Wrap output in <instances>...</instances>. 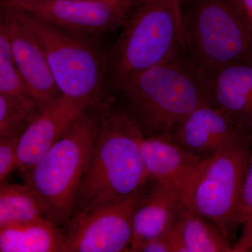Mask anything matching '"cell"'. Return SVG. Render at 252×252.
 Returning <instances> with one entry per match:
<instances>
[{"instance_id": "1", "label": "cell", "mask_w": 252, "mask_h": 252, "mask_svg": "<svg viewBox=\"0 0 252 252\" xmlns=\"http://www.w3.org/2000/svg\"><path fill=\"white\" fill-rule=\"evenodd\" d=\"M99 111L98 132L73 215L133 196L150 181L142 156L144 135L137 123L120 103L105 95Z\"/></svg>"}, {"instance_id": "2", "label": "cell", "mask_w": 252, "mask_h": 252, "mask_svg": "<svg viewBox=\"0 0 252 252\" xmlns=\"http://www.w3.org/2000/svg\"><path fill=\"white\" fill-rule=\"evenodd\" d=\"M114 90L144 136L172 132L195 109L212 104L203 72L183 50Z\"/></svg>"}, {"instance_id": "3", "label": "cell", "mask_w": 252, "mask_h": 252, "mask_svg": "<svg viewBox=\"0 0 252 252\" xmlns=\"http://www.w3.org/2000/svg\"><path fill=\"white\" fill-rule=\"evenodd\" d=\"M99 103L85 109L45 155L22 172L25 183L45 205L49 220L60 228L67 225L74 212L99 130Z\"/></svg>"}, {"instance_id": "4", "label": "cell", "mask_w": 252, "mask_h": 252, "mask_svg": "<svg viewBox=\"0 0 252 252\" xmlns=\"http://www.w3.org/2000/svg\"><path fill=\"white\" fill-rule=\"evenodd\" d=\"M6 6L39 43L61 94L91 105L99 103L105 95L108 56L84 35Z\"/></svg>"}, {"instance_id": "5", "label": "cell", "mask_w": 252, "mask_h": 252, "mask_svg": "<svg viewBox=\"0 0 252 252\" xmlns=\"http://www.w3.org/2000/svg\"><path fill=\"white\" fill-rule=\"evenodd\" d=\"M108 54L114 89L182 49L178 0H142Z\"/></svg>"}, {"instance_id": "6", "label": "cell", "mask_w": 252, "mask_h": 252, "mask_svg": "<svg viewBox=\"0 0 252 252\" xmlns=\"http://www.w3.org/2000/svg\"><path fill=\"white\" fill-rule=\"evenodd\" d=\"M182 49L202 71L252 59V37L232 0H178Z\"/></svg>"}, {"instance_id": "7", "label": "cell", "mask_w": 252, "mask_h": 252, "mask_svg": "<svg viewBox=\"0 0 252 252\" xmlns=\"http://www.w3.org/2000/svg\"><path fill=\"white\" fill-rule=\"evenodd\" d=\"M252 136L205 158L194 179L189 206L213 222L234 243Z\"/></svg>"}, {"instance_id": "8", "label": "cell", "mask_w": 252, "mask_h": 252, "mask_svg": "<svg viewBox=\"0 0 252 252\" xmlns=\"http://www.w3.org/2000/svg\"><path fill=\"white\" fill-rule=\"evenodd\" d=\"M147 192L73 215L63 230L62 252H130L134 212Z\"/></svg>"}, {"instance_id": "9", "label": "cell", "mask_w": 252, "mask_h": 252, "mask_svg": "<svg viewBox=\"0 0 252 252\" xmlns=\"http://www.w3.org/2000/svg\"><path fill=\"white\" fill-rule=\"evenodd\" d=\"M142 0H50L20 3L1 0V4L23 10L81 35L113 32L127 22Z\"/></svg>"}, {"instance_id": "10", "label": "cell", "mask_w": 252, "mask_h": 252, "mask_svg": "<svg viewBox=\"0 0 252 252\" xmlns=\"http://www.w3.org/2000/svg\"><path fill=\"white\" fill-rule=\"evenodd\" d=\"M142 156L149 180L180 203L188 205L197 172L205 158L182 148L172 132L144 136Z\"/></svg>"}, {"instance_id": "11", "label": "cell", "mask_w": 252, "mask_h": 252, "mask_svg": "<svg viewBox=\"0 0 252 252\" xmlns=\"http://www.w3.org/2000/svg\"><path fill=\"white\" fill-rule=\"evenodd\" d=\"M15 63L39 113L61 97L45 54L11 8L1 4Z\"/></svg>"}, {"instance_id": "12", "label": "cell", "mask_w": 252, "mask_h": 252, "mask_svg": "<svg viewBox=\"0 0 252 252\" xmlns=\"http://www.w3.org/2000/svg\"><path fill=\"white\" fill-rule=\"evenodd\" d=\"M172 136L182 148L206 158L252 136V131L208 104L190 113L174 129Z\"/></svg>"}, {"instance_id": "13", "label": "cell", "mask_w": 252, "mask_h": 252, "mask_svg": "<svg viewBox=\"0 0 252 252\" xmlns=\"http://www.w3.org/2000/svg\"><path fill=\"white\" fill-rule=\"evenodd\" d=\"M91 106L82 101L61 95L39 113L18 139L16 168L21 172L31 168Z\"/></svg>"}, {"instance_id": "14", "label": "cell", "mask_w": 252, "mask_h": 252, "mask_svg": "<svg viewBox=\"0 0 252 252\" xmlns=\"http://www.w3.org/2000/svg\"><path fill=\"white\" fill-rule=\"evenodd\" d=\"M202 72L212 103L252 131V59Z\"/></svg>"}, {"instance_id": "15", "label": "cell", "mask_w": 252, "mask_h": 252, "mask_svg": "<svg viewBox=\"0 0 252 252\" xmlns=\"http://www.w3.org/2000/svg\"><path fill=\"white\" fill-rule=\"evenodd\" d=\"M168 234L174 252H233L220 228L185 204L179 208Z\"/></svg>"}, {"instance_id": "16", "label": "cell", "mask_w": 252, "mask_h": 252, "mask_svg": "<svg viewBox=\"0 0 252 252\" xmlns=\"http://www.w3.org/2000/svg\"><path fill=\"white\" fill-rule=\"evenodd\" d=\"M182 205L154 186L134 212L130 252L171 229Z\"/></svg>"}, {"instance_id": "17", "label": "cell", "mask_w": 252, "mask_h": 252, "mask_svg": "<svg viewBox=\"0 0 252 252\" xmlns=\"http://www.w3.org/2000/svg\"><path fill=\"white\" fill-rule=\"evenodd\" d=\"M64 233L49 220L0 227L1 252H62Z\"/></svg>"}, {"instance_id": "18", "label": "cell", "mask_w": 252, "mask_h": 252, "mask_svg": "<svg viewBox=\"0 0 252 252\" xmlns=\"http://www.w3.org/2000/svg\"><path fill=\"white\" fill-rule=\"evenodd\" d=\"M49 220L40 197L27 184L0 183V227Z\"/></svg>"}, {"instance_id": "19", "label": "cell", "mask_w": 252, "mask_h": 252, "mask_svg": "<svg viewBox=\"0 0 252 252\" xmlns=\"http://www.w3.org/2000/svg\"><path fill=\"white\" fill-rule=\"evenodd\" d=\"M0 95L14 102L36 106L15 63L6 22L2 18L0 23Z\"/></svg>"}, {"instance_id": "20", "label": "cell", "mask_w": 252, "mask_h": 252, "mask_svg": "<svg viewBox=\"0 0 252 252\" xmlns=\"http://www.w3.org/2000/svg\"><path fill=\"white\" fill-rule=\"evenodd\" d=\"M39 114L34 104L19 103L0 95V137H20Z\"/></svg>"}, {"instance_id": "21", "label": "cell", "mask_w": 252, "mask_h": 252, "mask_svg": "<svg viewBox=\"0 0 252 252\" xmlns=\"http://www.w3.org/2000/svg\"><path fill=\"white\" fill-rule=\"evenodd\" d=\"M240 235L233 245V252H252V149L242 190L239 213Z\"/></svg>"}, {"instance_id": "22", "label": "cell", "mask_w": 252, "mask_h": 252, "mask_svg": "<svg viewBox=\"0 0 252 252\" xmlns=\"http://www.w3.org/2000/svg\"><path fill=\"white\" fill-rule=\"evenodd\" d=\"M18 136L0 137V182L6 181L17 166Z\"/></svg>"}, {"instance_id": "23", "label": "cell", "mask_w": 252, "mask_h": 252, "mask_svg": "<svg viewBox=\"0 0 252 252\" xmlns=\"http://www.w3.org/2000/svg\"><path fill=\"white\" fill-rule=\"evenodd\" d=\"M136 252H174L168 232L147 240L137 248Z\"/></svg>"}, {"instance_id": "24", "label": "cell", "mask_w": 252, "mask_h": 252, "mask_svg": "<svg viewBox=\"0 0 252 252\" xmlns=\"http://www.w3.org/2000/svg\"><path fill=\"white\" fill-rule=\"evenodd\" d=\"M244 26L252 37V0H232Z\"/></svg>"}, {"instance_id": "25", "label": "cell", "mask_w": 252, "mask_h": 252, "mask_svg": "<svg viewBox=\"0 0 252 252\" xmlns=\"http://www.w3.org/2000/svg\"><path fill=\"white\" fill-rule=\"evenodd\" d=\"M11 1H16L20 3H34L41 2V1H50V0H11Z\"/></svg>"}]
</instances>
